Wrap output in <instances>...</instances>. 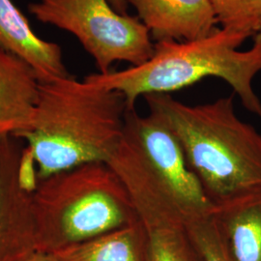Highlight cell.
<instances>
[{
	"label": "cell",
	"instance_id": "cell-2",
	"mask_svg": "<svg viewBox=\"0 0 261 261\" xmlns=\"http://www.w3.org/2000/svg\"><path fill=\"white\" fill-rule=\"evenodd\" d=\"M144 99L176 137L215 207L261 189V135L237 116L232 97L198 106L170 94Z\"/></svg>",
	"mask_w": 261,
	"mask_h": 261
},
{
	"label": "cell",
	"instance_id": "cell-7",
	"mask_svg": "<svg viewBox=\"0 0 261 261\" xmlns=\"http://www.w3.org/2000/svg\"><path fill=\"white\" fill-rule=\"evenodd\" d=\"M124 138L137 151L152 175L176 202L185 219L214 214L215 206L190 168L176 137L157 116L126 114Z\"/></svg>",
	"mask_w": 261,
	"mask_h": 261
},
{
	"label": "cell",
	"instance_id": "cell-8",
	"mask_svg": "<svg viewBox=\"0 0 261 261\" xmlns=\"http://www.w3.org/2000/svg\"><path fill=\"white\" fill-rule=\"evenodd\" d=\"M28 162L21 140L0 138V261H22L38 252Z\"/></svg>",
	"mask_w": 261,
	"mask_h": 261
},
{
	"label": "cell",
	"instance_id": "cell-9",
	"mask_svg": "<svg viewBox=\"0 0 261 261\" xmlns=\"http://www.w3.org/2000/svg\"><path fill=\"white\" fill-rule=\"evenodd\" d=\"M138 18L160 41H195L219 23L211 0H127Z\"/></svg>",
	"mask_w": 261,
	"mask_h": 261
},
{
	"label": "cell",
	"instance_id": "cell-5",
	"mask_svg": "<svg viewBox=\"0 0 261 261\" xmlns=\"http://www.w3.org/2000/svg\"><path fill=\"white\" fill-rule=\"evenodd\" d=\"M28 11L40 22L73 34L101 74L112 71L116 62L140 65L154 53L149 30L138 17L118 12L110 0H38Z\"/></svg>",
	"mask_w": 261,
	"mask_h": 261
},
{
	"label": "cell",
	"instance_id": "cell-17",
	"mask_svg": "<svg viewBox=\"0 0 261 261\" xmlns=\"http://www.w3.org/2000/svg\"><path fill=\"white\" fill-rule=\"evenodd\" d=\"M22 261H58L56 256L50 252H38L32 253L28 258Z\"/></svg>",
	"mask_w": 261,
	"mask_h": 261
},
{
	"label": "cell",
	"instance_id": "cell-4",
	"mask_svg": "<svg viewBox=\"0 0 261 261\" xmlns=\"http://www.w3.org/2000/svg\"><path fill=\"white\" fill-rule=\"evenodd\" d=\"M31 204L40 252H56L139 220L127 188L103 162L34 180Z\"/></svg>",
	"mask_w": 261,
	"mask_h": 261
},
{
	"label": "cell",
	"instance_id": "cell-12",
	"mask_svg": "<svg viewBox=\"0 0 261 261\" xmlns=\"http://www.w3.org/2000/svg\"><path fill=\"white\" fill-rule=\"evenodd\" d=\"M230 261H261V189L215 207Z\"/></svg>",
	"mask_w": 261,
	"mask_h": 261
},
{
	"label": "cell",
	"instance_id": "cell-3",
	"mask_svg": "<svg viewBox=\"0 0 261 261\" xmlns=\"http://www.w3.org/2000/svg\"><path fill=\"white\" fill-rule=\"evenodd\" d=\"M247 39L221 28L195 41H160L146 62L85 79L121 93L130 111L140 97L170 94L206 77H217L229 84L244 107L261 119L260 100L252 88L254 76L261 72V33L253 36L251 48L239 50Z\"/></svg>",
	"mask_w": 261,
	"mask_h": 261
},
{
	"label": "cell",
	"instance_id": "cell-11",
	"mask_svg": "<svg viewBox=\"0 0 261 261\" xmlns=\"http://www.w3.org/2000/svg\"><path fill=\"white\" fill-rule=\"evenodd\" d=\"M40 84L31 66L0 47V138L16 137L30 128Z\"/></svg>",
	"mask_w": 261,
	"mask_h": 261
},
{
	"label": "cell",
	"instance_id": "cell-13",
	"mask_svg": "<svg viewBox=\"0 0 261 261\" xmlns=\"http://www.w3.org/2000/svg\"><path fill=\"white\" fill-rule=\"evenodd\" d=\"M53 253L58 261H147L146 235L139 220Z\"/></svg>",
	"mask_w": 261,
	"mask_h": 261
},
{
	"label": "cell",
	"instance_id": "cell-16",
	"mask_svg": "<svg viewBox=\"0 0 261 261\" xmlns=\"http://www.w3.org/2000/svg\"><path fill=\"white\" fill-rule=\"evenodd\" d=\"M251 0H211L219 23L223 27Z\"/></svg>",
	"mask_w": 261,
	"mask_h": 261
},
{
	"label": "cell",
	"instance_id": "cell-6",
	"mask_svg": "<svg viewBox=\"0 0 261 261\" xmlns=\"http://www.w3.org/2000/svg\"><path fill=\"white\" fill-rule=\"evenodd\" d=\"M108 164L127 188L143 225L147 261H201L184 215L127 140Z\"/></svg>",
	"mask_w": 261,
	"mask_h": 261
},
{
	"label": "cell",
	"instance_id": "cell-15",
	"mask_svg": "<svg viewBox=\"0 0 261 261\" xmlns=\"http://www.w3.org/2000/svg\"><path fill=\"white\" fill-rule=\"evenodd\" d=\"M222 28L242 33L247 38L261 33V0L246 3Z\"/></svg>",
	"mask_w": 261,
	"mask_h": 261
},
{
	"label": "cell",
	"instance_id": "cell-1",
	"mask_svg": "<svg viewBox=\"0 0 261 261\" xmlns=\"http://www.w3.org/2000/svg\"><path fill=\"white\" fill-rule=\"evenodd\" d=\"M128 107L121 93L69 75L40 84L23 140L35 180L84 164L108 163L121 141Z\"/></svg>",
	"mask_w": 261,
	"mask_h": 261
},
{
	"label": "cell",
	"instance_id": "cell-14",
	"mask_svg": "<svg viewBox=\"0 0 261 261\" xmlns=\"http://www.w3.org/2000/svg\"><path fill=\"white\" fill-rule=\"evenodd\" d=\"M186 224L201 261H230L215 213L187 220Z\"/></svg>",
	"mask_w": 261,
	"mask_h": 261
},
{
	"label": "cell",
	"instance_id": "cell-10",
	"mask_svg": "<svg viewBox=\"0 0 261 261\" xmlns=\"http://www.w3.org/2000/svg\"><path fill=\"white\" fill-rule=\"evenodd\" d=\"M0 47L31 66L41 83L70 75L61 47L39 37L13 0H0Z\"/></svg>",
	"mask_w": 261,
	"mask_h": 261
},
{
	"label": "cell",
	"instance_id": "cell-18",
	"mask_svg": "<svg viewBox=\"0 0 261 261\" xmlns=\"http://www.w3.org/2000/svg\"><path fill=\"white\" fill-rule=\"evenodd\" d=\"M112 3V6L120 12L122 14H127L126 13V2L127 0H110Z\"/></svg>",
	"mask_w": 261,
	"mask_h": 261
}]
</instances>
